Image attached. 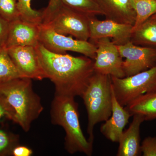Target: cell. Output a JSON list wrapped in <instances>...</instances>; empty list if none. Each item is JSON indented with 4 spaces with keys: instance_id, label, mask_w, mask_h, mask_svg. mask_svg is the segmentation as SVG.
Masks as SVG:
<instances>
[{
    "instance_id": "obj_1",
    "label": "cell",
    "mask_w": 156,
    "mask_h": 156,
    "mask_svg": "<svg viewBox=\"0 0 156 156\" xmlns=\"http://www.w3.org/2000/svg\"><path fill=\"white\" fill-rule=\"evenodd\" d=\"M36 48L47 79L55 86V93L81 97L95 73L94 60L85 56L53 53L40 43Z\"/></svg>"
},
{
    "instance_id": "obj_2",
    "label": "cell",
    "mask_w": 156,
    "mask_h": 156,
    "mask_svg": "<svg viewBox=\"0 0 156 156\" xmlns=\"http://www.w3.org/2000/svg\"><path fill=\"white\" fill-rule=\"evenodd\" d=\"M0 95L8 105L11 121L28 132L44 110L41 99L34 92L31 79L20 78L0 85Z\"/></svg>"
},
{
    "instance_id": "obj_3",
    "label": "cell",
    "mask_w": 156,
    "mask_h": 156,
    "mask_svg": "<svg viewBox=\"0 0 156 156\" xmlns=\"http://www.w3.org/2000/svg\"><path fill=\"white\" fill-rule=\"evenodd\" d=\"M74 98L55 93L50 108L51 123L64 129L65 148L69 153L91 156L93 144L86 138L81 129L78 105Z\"/></svg>"
},
{
    "instance_id": "obj_4",
    "label": "cell",
    "mask_w": 156,
    "mask_h": 156,
    "mask_svg": "<svg viewBox=\"0 0 156 156\" xmlns=\"http://www.w3.org/2000/svg\"><path fill=\"white\" fill-rule=\"evenodd\" d=\"M81 97L88 114V140H94V127L105 122L112 115V81L111 76L94 73Z\"/></svg>"
},
{
    "instance_id": "obj_5",
    "label": "cell",
    "mask_w": 156,
    "mask_h": 156,
    "mask_svg": "<svg viewBox=\"0 0 156 156\" xmlns=\"http://www.w3.org/2000/svg\"><path fill=\"white\" fill-rule=\"evenodd\" d=\"M90 17L70 9L61 0H50L42 11L41 25L57 33L88 41Z\"/></svg>"
},
{
    "instance_id": "obj_6",
    "label": "cell",
    "mask_w": 156,
    "mask_h": 156,
    "mask_svg": "<svg viewBox=\"0 0 156 156\" xmlns=\"http://www.w3.org/2000/svg\"><path fill=\"white\" fill-rule=\"evenodd\" d=\"M111 78L115 96L123 107L144 94L156 91V66L134 75Z\"/></svg>"
},
{
    "instance_id": "obj_7",
    "label": "cell",
    "mask_w": 156,
    "mask_h": 156,
    "mask_svg": "<svg viewBox=\"0 0 156 156\" xmlns=\"http://www.w3.org/2000/svg\"><path fill=\"white\" fill-rule=\"evenodd\" d=\"M41 27L39 42L49 51L60 54L71 51L95 59L96 47L93 43L57 33L41 25Z\"/></svg>"
},
{
    "instance_id": "obj_8",
    "label": "cell",
    "mask_w": 156,
    "mask_h": 156,
    "mask_svg": "<svg viewBox=\"0 0 156 156\" xmlns=\"http://www.w3.org/2000/svg\"><path fill=\"white\" fill-rule=\"evenodd\" d=\"M92 43L96 47L94 61L95 72L115 77H125L124 60L117 45L109 38L99 39Z\"/></svg>"
},
{
    "instance_id": "obj_9",
    "label": "cell",
    "mask_w": 156,
    "mask_h": 156,
    "mask_svg": "<svg viewBox=\"0 0 156 156\" xmlns=\"http://www.w3.org/2000/svg\"><path fill=\"white\" fill-rule=\"evenodd\" d=\"M117 46L121 56L126 58L123 62L126 77L147 70L156 66V48L138 46L131 41Z\"/></svg>"
},
{
    "instance_id": "obj_10",
    "label": "cell",
    "mask_w": 156,
    "mask_h": 156,
    "mask_svg": "<svg viewBox=\"0 0 156 156\" xmlns=\"http://www.w3.org/2000/svg\"><path fill=\"white\" fill-rule=\"evenodd\" d=\"M7 50L22 77L40 81L47 79L35 47L18 46Z\"/></svg>"
},
{
    "instance_id": "obj_11",
    "label": "cell",
    "mask_w": 156,
    "mask_h": 156,
    "mask_svg": "<svg viewBox=\"0 0 156 156\" xmlns=\"http://www.w3.org/2000/svg\"><path fill=\"white\" fill-rule=\"evenodd\" d=\"M133 26L110 20H100L95 17L89 20V39L92 42L102 38L111 39L115 44H125L130 41Z\"/></svg>"
},
{
    "instance_id": "obj_12",
    "label": "cell",
    "mask_w": 156,
    "mask_h": 156,
    "mask_svg": "<svg viewBox=\"0 0 156 156\" xmlns=\"http://www.w3.org/2000/svg\"><path fill=\"white\" fill-rule=\"evenodd\" d=\"M41 25L19 19L9 23L6 48L18 46L36 47L40 39Z\"/></svg>"
},
{
    "instance_id": "obj_13",
    "label": "cell",
    "mask_w": 156,
    "mask_h": 156,
    "mask_svg": "<svg viewBox=\"0 0 156 156\" xmlns=\"http://www.w3.org/2000/svg\"><path fill=\"white\" fill-rule=\"evenodd\" d=\"M112 115L101 125L100 131L105 137L113 142H119L130 117L129 112L122 106L115 96L112 85Z\"/></svg>"
},
{
    "instance_id": "obj_14",
    "label": "cell",
    "mask_w": 156,
    "mask_h": 156,
    "mask_svg": "<svg viewBox=\"0 0 156 156\" xmlns=\"http://www.w3.org/2000/svg\"><path fill=\"white\" fill-rule=\"evenodd\" d=\"M106 19L134 25L136 13L131 0H95Z\"/></svg>"
},
{
    "instance_id": "obj_15",
    "label": "cell",
    "mask_w": 156,
    "mask_h": 156,
    "mask_svg": "<svg viewBox=\"0 0 156 156\" xmlns=\"http://www.w3.org/2000/svg\"><path fill=\"white\" fill-rule=\"evenodd\" d=\"M144 120L140 115H133L129 128L123 131L120 137L117 156H137L141 152L140 145V126Z\"/></svg>"
},
{
    "instance_id": "obj_16",
    "label": "cell",
    "mask_w": 156,
    "mask_h": 156,
    "mask_svg": "<svg viewBox=\"0 0 156 156\" xmlns=\"http://www.w3.org/2000/svg\"><path fill=\"white\" fill-rule=\"evenodd\" d=\"M125 108L131 116L141 115L145 121L156 119V91L141 95Z\"/></svg>"
},
{
    "instance_id": "obj_17",
    "label": "cell",
    "mask_w": 156,
    "mask_h": 156,
    "mask_svg": "<svg viewBox=\"0 0 156 156\" xmlns=\"http://www.w3.org/2000/svg\"><path fill=\"white\" fill-rule=\"evenodd\" d=\"M131 41L138 46L156 48V20L149 18L132 32Z\"/></svg>"
},
{
    "instance_id": "obj_18",
    "label": "cell",
    "mask_w": 156,
    "mask_h": 156,
    "mask_svg": "<svg viewBox=\"0 0 156 156\" xmlns=\"http://www.w3.org/2000/svg\"><path fill=\"white\" fill-rule=\"evenodd\" d=\"M20 78L23 77L9 56L7 48H0V85Z\"/></svg>"
},
{
    "instance_id": "obj_19",
    "label": "cell",
    "mask_w": 156,
    "mask_h": 156,
    "mask_svg": "<svg viewBox=\"0 0 156 156\" xmlns=\"http://www.w3.org/2000/svg\"><path fill=\"white\" fill-rule=\"evenodd\" d=\"M136 13L132 32L156 13V0H131Z\"/></svg>"
},
{
    "instance_id": "obj_20",
    "label": "cell",
    "mask_w": 156,
    "mask_h": 156,
    "mask_svg": "<svg viewBox=\"0 0 156 156\" xmlns=\"http://www.w3.org/2000/svg\"><path fill=\"white\" fill-rule=\"evenodd\" d=\"M70 9L90 17L103 15L95 0H61Z\"/></svg>"
},
{
    "instance_id": "obj_21",
    "label": "cell",
    "mask_w": 156,
    "mask_h": 156,
    "mask_svg": "<svg viewBox=\"0 0 156 156\" xmlns=\"http://www.w3.org/2000/svg\"><path fill=\"white\" fill-rule=\"evenodd\" d=\"M31 0H17L20 18L27 22L41 24L42 11L34 10L31 6Z\"/></svg>"
},
{
    "instance_id": "obj_22",
    "label": "cell",
    "mask_w": 156,
    "mask_h": 156,
    "mask_svg": "<svg viewBox=\"0 0 156 156\" xmlns=\"http://www.w3.org/2000/svg\"><path fill=\"white\" fill-rule=\"evenodd\" d=\"M19 144L17 134L0 128V156H11L13 149Z\"/></svg>"
},
{
    "instance_id": "obj_23",
    "label": "cell",
    "mask_w": 156,
    "mask_h": 156,
    "mask_svg": "<svg viewBox=\"0 0 156 156\" xmlns=\"http://www.w3.org/2000/svg\"><path fill=\"white\" fill-rule=\"evenodd\" d=\"M17 0H0V16L10 23L19 19Z\"/></svg>"
},
{
    "instance_id": "obj_24",
    "label": "cell",
    "mask_w": 156,
    "mask_h": 156,
    "mask_svg": "<svg viewBox=\"0 0 156 156\" xmlns=\"http://www.w3.org/2000/svg\"><path fill=\"white\" fill-rule=\"evenodd\" d=\"M144 156H156V137H146L140 145Z\"/></svg>"
},
{
    "instance_id": "obj_25",
    "label": "cell",
    "mask_w": 156,
    "mask_h": 156,
    "mask_svg": "<svg viewBox=\"0 0 156 156\" xmlns=\"http://www.w3.org/2000/svg\"><path fill=\"white\" fill-rule=\"evenodd\" d=\"M9 27V22L0 16V48L6 47Z\"/></svg>"
},
{
    "instance_id": "obj_26",
    "label": "cell",
    "mask_w": 156,
    "mask_h": 156,
    "mask_svg": "<svg viewBox=\"0 0 156 156\" xmlns=\"http://www.w3.org/2000/svg\"><path fill=\"white\" fill-rule=\"evenodd\" d=\"M11 120V115L8 105L0 95V124L5 120Z\"/></svg>"
},
{
    "instance_id": "obj_27",
    "label": "cell",
    "mask_w": 156,
    "mask_h": 156,
    "mask_svg": "<svg viewBox=\"0 0 156 156\" xmlns=\"http://www.w3.org/2000/svg\"><path fill=\"white\" fill-rule=\"evenodd\" d=\"M33 154L31 149L25 146L20 145L16 146L12 150L11 156H31Z\"/></svg>"
},
{
    "instance_id": "obj_28",
    "label": "cell",
    "mask_w": 156,
    "mask_h": 156,
    "mask_svg": "<svg viewBox=\"0 0 156 156\" xmlns=\"http://www.w3.org/2000/svg\"><path fill=\"white\" fill-rule=\"evenodd\" d=\"M150 18H151V19L156 20V13L153 15V16H152Z\"/></svg>"
}]
</instances>
